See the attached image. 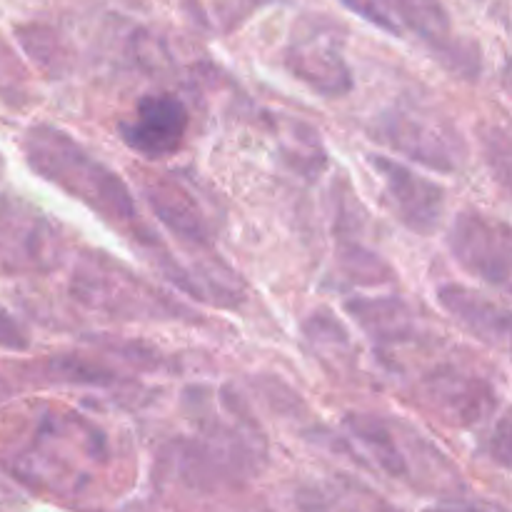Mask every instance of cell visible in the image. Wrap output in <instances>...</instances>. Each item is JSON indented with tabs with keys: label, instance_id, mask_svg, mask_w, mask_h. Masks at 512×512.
Instances as JSON below:
<instances>
[{
	"label": "cell",
	"instance_id": "cell-1",
	"mask_svg": "<svg viewBox=\"0 0 512 512\" xmlns=\"http://www.w3.org/2000/svg\"><path fill=\"white\" fill-rule=\"evenodd\" d=\"M23 153L40 178L68 193L115 228L128 230L135 243L145 245L153 258L163 250L160 240L140 223L135 198L125 180L88 148H83L73 135L55 125H33L25 130Z\"/></svg>",
	"mask_w": 512,
	"mask_h": 512
},
{
	"label": "cell",
	"instance_id": "cell-2",
	"mask_svg": "<svg viewBox=\"0 0 512 512\" xmlns=\"http://www.w3.org/2000/svg\"><path fill=\"white\" fill-rule=\"evenodd\" d=\"M188 395L198 435L175 453L180 478L208 490L258 473L265 463V440L238 400L210 390H188Z\"/></svg>",
	"mask_w": 512,
	"mask_h": 512
},
{
	"label": "cell",
	"instance_id": "cell-3",
	"mask_svg": "<svg viewBox=\"0 0 512 512\" xmlns=\"http://www.w3.org/2000/svg\"><path fill=\"white\" fill-rule=\"evenodd\" d=\"M340 448L348 450L360 465L393 480L415 485L418 490L460 488V475L443 453L418 430L395 418L353 413L343 420Z\"/></svg>",
	"mask_w": 512,
	"mask_h": 512
},
{
	"label": "cell",
	"instance_id": "cell-4",
	"mask_svg": "<svg viewBox=\"0 0 512 512\" xmlns=\"http://www.w3.org/2000/svg\"><path fill=\"white\" fill-rule=\"evenodd\" d=\"M73 290L80 303L120 318H178L190 315L183 305L168 300L153 285L143 283L138 275L125 270L115 260L88 258L75 273Z\"/></svg>",
	"mask_w": 512,
	"mask_h": 512
},
{
	"label": "cell",
	"instance_id": "cell-5",
	"mask_svg": "<svg viewBox=\"0 0 512 512\" xmlns=\"http://www.w3.org/2000/svg\"><path fill=\"white\" fill-rule=\"evenodd\" d=\"M348 8L390 35L413 33L438 50L450 68L465 75L478 73V55L455 43L453 23L443 0H348Z\"/></svg>",
	"mask_w": 512,
	"mask_h": 512
},
{
	"label": "cell",
	"instance_id": "cell-6",
	"mask_svg": "<svg viewBox=\"0 0 512 512\" xmlns=\"http://www.w3.org/2000/svg\"><path fill=\"white\" fill-rule=\"evenodd\" d=\"M375 135L395 153L438 173H453L465 163V140L448 120L418 108H388L375 118Z\"/></svg>",
	"mask_w": 512,
	"mask_h": 512
},
{
	"label": "cell",
	"instance_id": "cell-7",
	"mask_svg": "<svg viewBox=\"0 0 512 512\" xmlns=\"http://www.w3.org/2000/svg\"><path fill=\"white\" fill-rule=\"evenodd\" d=\"M285 68L323 98H343L353 90V70L343 53V38L335 25L303 20L285 48Z\"/></svg>",
	"mask_w": 512,
	"mask_h": 512
},
{
	"label": "cell",
	"instance_id": "cell-8",
	"mask_svg": "<svg viewBox=\"0 0 512 512\" xmlns=\"http://www.w3.org/2000/svg\"><path fill=\"white\" fill-rule=\"evenodd\" d=\"M448 248L465 273L493 288H508L512 275L510 228L478 210L455 215L448 233Z\"/></svg>",
	"mask_w": 512,
	"mask_h": 512
},
{
	"label": "cell",
	"instance_id": "cell-9",
	"mask_svg": "<svg viewBox=\"0 0 512 512\" xmlns=\"http://www.w3.org/2000/svg\"><path fill=\"white\" fill-rule=\"evenodd\" d=\"M368 160L383 183L395 218L418 235L435 233L445 213V190L388 155H370Z\"/></svg>",
	"mask_w": 512,
	"mask_h": 512
},
{
	"label": "cell",
	"instance_id": "cell-10",
	"mask_svg": "<svg viewBox=\"0 0 512 512\" xmlns=\"http://www.w3.org/2000/svg\"><path fill=\"white\" fill-rule=\"evenodd\" d=\"M60 255L58 230L23 205H0V270L45 273Z\"/></svg>",
	"mask_w": 512,
	"mask_h": 512
},
{
	"label": "cell",
	"instance_id": "cell-11",
	"mask_svg": "<svg viewBox=\"0 0 512 512\" xmlns=\"http://www.w3.org/2000/svg\"><path fill=\"white\" fill-rule=\"evenodd\" d=\"M188 105L170 93L145 95L135 105V115L120 123V138L145 158H168L178 153L188 133Z\"/></svg>",
	"mask_w": 512,
	"mask_h": 512
},
{
	"label": "cell",
	"instance_id": "cell-12",
	"mask_svg": "<svg viewBox=\"0 0 512 512\" xmlns=\"http://www.w3.org/2000/svg\"><path fill=\"white\" fill-rule=\"evenodd\" d=\"M425 398L443 420L473 425L495 410V390L488 380L458 368H438L425 380Z\"/></svg>",
	"mask_w": 512,
	"mask_h": 512
},
{
	"label": "cell",
	"instance_id": "cell-13",
	"mask_svg": "<svg viewBox=\"0 0 512 512\" xmlns=\"http://www.w3.org/2000/svg\"><path fill=\"white\" fill-rule=\"evenodd\" d=\"M438 303L460 328H465L483 343L493 345V348H503L508 343L510 313L478 290L465 288L460 283L440 285Z\"/></svg>",
	"mask_w": 512,
	"mask_h": 512
},
{
	"label": "cell",
	"instance_id": "cell-14",
	"mask_svg": "<svg viewBox=\"0 0 512 512\" xmlns=\"http://www.w3.org/2000/svg\"><path fill=\"white\" fill-rule=\"evenodd\" d=\"M300 512H400L393 503L348 475L310 480L295 495Z\"/></svg>",
	"mask_w": 512,
	"mask_h": 512
},
{
	"label": "cell",
	"instance_id": "cell-15",
	"mask_svg": "<svg viewBox=\"0 0 512 512\" xmlns=\"http://www.w3.org/2000/svg\"><path fill=\"white\" fill-rule=\"evenodd\" d=\"M145 193L153 213L175 238L193 248H210V225L198 200H193V193L185 185L175 180H155L145 188Z\"/></svg>",
	"mask_w": 512,
	"mask_h": 512
},
{
	"label": "cell",
	"instance_id": "cell-16",
	"mask_svg": "<svg viewBox=\"0 0 512 512\" xmlns=\"http://www.w3.org/2000/svg\"><path fill=\"white\" fill-rule=\"evenodd\" d=\"M348 313L370 335V340L388 348L410 340L415 330L413 313L398 298H358L348 303Z\"/></svg>",
	"mask_w": 512,
	"mask_h": 512
},
{
	"label": "cell",
	"instance_id": "cell-17",
	"mask_svg": "<svg viewBox=\"0 0 512 512\" xmlns=\"http://www.w3.org/2000/svg\"><path fill=\"white\" fill-rule=\"evenodd\" d=\"M340 265H343L345 273L350 275V280H358V283L373 285L390 280L388 265H385L373 250L363 248V245L358 243H350L340 250Z\"/></svg>",
	"mask_w": 512,
	"mask_h": 512
},
{
	"label": "cell",
	"instance_id": "cell-18",
	"mask_svg": "<svg viewBox=\"0 0 512 512\" xmlns=\"http://www.w3.org/2000/svg\"><path fill=\"white\" fill-rule=\"evenodd\" d=\"M0 348L15 350V353L28 348V335H25V330L15 323L13 315L3 305H0Z\"/></svg>",
	"mask_w": 512,
	"mask_h": 512
},
{
	"label": "cell",
	"instance_id": "cell-19",
	"mask_svg": "<svg viewBox=\"0 0 512 512\" xmlns=\"http://www.w3.org/2000/svg\"><path fill=\"white\" fill-rule=\"evenodd\" d=\"M20 78H23V73H20V65L15 63V55L0 40V93L13 95L18 90Z\"/></svg>",
	"mask_w": 512,
	"mask_h": 512
},
{
	"label": "cell",
	"instance_id": "cell-20",
	"mask_svg": "<svg viewBox=\"0 0 512 512\" xmlns=\"http://www.w3.org/2000/svg\"><path fill=\"white\" fill-rule=\"evenodd\" d=\"M428 512H495V510L483 508V505H475V503H450V505H440V508H433Z\"/></svg>",
	"mask_w": 512,
	"mask_h": 512
},
{
	"label": "cell",
	"instance_id": "cell-21",
	"mask_svg": "<svg viewBox=\"0 0 512 512\" xmlns=\"http://www.w3.org/2000/svg\"><path fill=\"white\" fill-rule=\"evenodd\" d=\"M0 173H3V158H0Z\"/></svg>",
	"mask_w": 512,
	"mask_h": 512
}]
</instances>
